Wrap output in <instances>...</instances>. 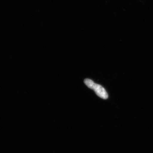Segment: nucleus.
Returning a JSON list of instances; mask_svg holds the SVG:
<instances>
[{
  "instance_id": "f257e3e1",
  "label": "nucleus",
  "mask_w": 153,
  "mask_h": 153,
  "mask_svg": "<svg viewBox=\"0 0 153 153\" xmlns=\"http://www.w3.org/2000/svg\"><path fill=\"white\" fill-rule=\"evenodd\" d=\"M84 83L88 87L94 91L97 95L100 98L103 99L108 98V94L105 89L101 85L96 84L91 79H85Z\"/></svg>"
}]
</instances>
